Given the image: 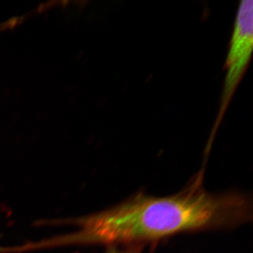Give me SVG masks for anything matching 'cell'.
<instances>
[{
	"mask_svg": "<svg viewBox=\"0 0 253 253\" xmlns=\"http://www.w3.org/2000/svg\"><path fill=\"white\" fill-rule=\"evenodd\" d=\"M106 253H134L131 252L121 251V250H119L116 249L115 248H112L109 249L108 252Z\"/></svg>",
	"mask_w": 253,
	"mask_h": 253,
	"instance_id": "obj_3",
	"label": "cell"
},
{
	"mask_svg": "<svg viewBox=\"0 0 253 253\" xmlns=\"http://www.w3.org/2000/svg\"><path fill=\"white\" fill-rule=\"evenodd\" d=\"M253 1L240 3L226 59L224 81L220 115L222 116L235 92L249 64L253 48Z\"/></svg>",
	"mask_w": 253,
	"mask_h": 253,
	"instance_id": "obj_2",
	"label": "cell"
},
{
	"mask_svg": "<svg viewBox=\"0 0 253 253\" xmlns=\"http://www.w3.org/2000/svg\"><path fill=\"white\" fill-rule=\"evenodd\" d=\"M199 179L178 194H138L116 207L81 221L91 242L148 241L175 234L240 225L252 217V201L243 194H213Z\"/></svg>",
	"mask_w": 253,
	"mask_h": 253,
	"instance_id": "obj_1",
	"label": "cell"
}]
</instances>
